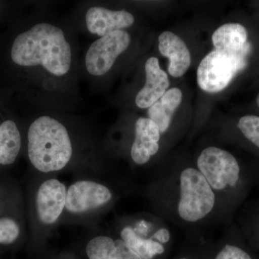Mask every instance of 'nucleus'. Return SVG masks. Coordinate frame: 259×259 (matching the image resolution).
<instances>
[{"instance_id":"f257e3e1","label":"nucleus","mask_w":259,"mask_h":259,"mask_svg":"<svg viewBox=\"0 0 259 259\" xmlns=\"http://www.w3.org/2000/svg\"><path fill=\"white\" fill-rule=\"evenodd\" d=\"M148 197L153 214L187 233L221 224L217 198L195 164L161 170L148 187Z\"/></svg>"},{"instance_id":"f03ea898","label":"nucleus","mask_w":259,"mask_h":259,"mask_svg":"<svg viewBox=\"0 0 259 259\" xmlns=\"http://www.w3.org/2000/svg\"><path fill=\"white\" fill-rule=\"evenodd\" d=\"M12 62L22 69L63 79L74 67L72 44L55 24L40 22L19 33L10 47Z\"/></svg>"},{"instance_id":"7ed1b4c3","label":"nucleus","mask_w":259,"mask_h":259,"mask_svg":"<svg viewBox=\"0 0 259 259\" xmlns=\"http://www.w3.org/2000/svg\"><path fill=\"white\" fill-rule=\"evenodd\" d=\"M195 166L217 198L221 224H231L244 205L259 176L245 168L233 153L214 146L201 151Z\"/></svg>"},{"instance_id":"20e7f679","label":"nucleus","mask_w":259,"mask_h":259,"mask_svg":"<svg viewBox=\"0 0 259 259\" xmlns=\"http://www.w3.org/2000/svg\"><path fill=\"white\" fill-rule=\"evenodd\" d=\"M28 141L29 158L40 171H59L72 156V145L67 129L50 116H40L32 122Z\"/></svg>"},{"instance_id":"39448f33","label":"nucleus","mask_w":259,"mask_h":259,"mask_svg":"<svg viewBox=\"0 0 259 259\" xmlns=\"http://www.w3.org/2000/svg\"><path fill=\"white\" fill-rule=\"evenodd\" d=\"M120 239L142 259H156L166 253L174 241L170 224L151 214L121 228Z\"/></svg>"},{"instance_id":"423d86ee","label":"nucleus","mask_w":259,"mask_h":259,"mask_svg":"<svg viewBox=\"0 0 259 259\" xmlns=\"http://www.w3.org/2000/svg\"><path fill=\"white\" fill-rule=\"evenodd\" d=\"M246 66L245 57L213 51L202 59L197 69V82L203 91H223L237 73Z\"/></svg>"},{"instance_id":"0eeeda50","label":"nucleus","mask_w":259,"mask_h":259,"mask_svg":"<svg viewBox=\"0 0 259 259\" xmlns=\"http://www.w3.org/2000/svg\"><path fill=\"white\" fill-rule=\"evenodd\" d=\"M131 42L126 30L110 32L99 37L90 45L84 58L88 74L94 77L105 76L111 70L117 58L127 51Z\"/></svg>"},{"instance_id":"6e6552de","label":"nucleus","mask_w":259,"mask_h":259,"mask_svg":"<svg viewBox=\"0 0 259 259\" xmlns=\"http://www.w3.org/2000/svg\"><path fill=\"white\" fill-rule=\"evenodd\" d=\"M112 194L105 185L90 181H80L66 192L65 207L70 212L83 213L102 207L111 201Z\"/></svg>"},{"instance_id":"1a4fd4ad","label":"nucleus","mask_w":259,"mask_h":259,"mask_svg":"<svg viewBox=\"0 0 259 259\" xmlns=\"http://www.w3.org/2000/svg\"><path fill=\"white\" fill-rule=\"evenodd\" d=\"M161 134L158 125L146 117H140L135 125V137L131 157L139 166L147 164L160 150Z\"/></svg>"},{"instance_id":"9d476101","label":"nucleus","mask_w":259,"mask_h":259,"mask_svg":"<svg viewBox=\"0 0 259 259\" xmlns=\"http://www.w3.org/2000/svg\"><path fill=\"white\" fill-rule=\"evenodd\" d=\"M85 23L89 32L101 37L110 32L130 28L134 25L135 18L125 10H112L93 6L87 11Z\"/></svg>"},{"instance_id":"9b49d317","label":"nucleus","mask_w":259,"mask_h":259,"mask_svg":"<svg viewBox=\"0 0 259 259\" xmlns=\"http://www.w3.org/2000/svg\"><path fill=\"white\" fill-rule=\"evenodd\" d=\"M66 189L56 180L46 181L37 191L36 204L39 219L44 224L57 221L65 207Z\"/></svg>"},{"instance_id":"f8f14e48","label":"nucleus","mask_w":259,"mask_h":259,"mask_svg":"<svg viewBox=\"0 0 259 259\" xmlns=\"http://www.w3.org/2000/svg\"><path fill=\"white\" fill-rule=\"evenodd\" d=\"M146 83L136 97V104L141 109L149 108L168 90V75L160 68L157 58L151 57L145 64Z\"/></svg>"},{"instance_id":"ddd939ff","label":"nucleus","mask_w":259,"mask_h":259,"mask_svg":"<svg viewBox=\"0 0 259 259\" xmlns=\"http://www.w3.org/2000/svg\"><path fill=\"white\" fill-rule=\"evenodd\" d=\"M158 42L160 52L169 59L168 73L174 77L183 76L191 65L190 52L185 42L170 31L162 32Z\"/></svg>"},{"instance_id":"4468645a","label":"nucleus","mask_w":259,"mask_h":259,"mask_svg":"<svg viewBox=\"0 0 259 259\" xmlns=\"http://www.w3.org/2000/svg\"><path fill=\"white\" fill-rule=\"evenodd\" d=\"M247 38L246 29L238 23L225 24L214 32L212 37L216 51L243 57H246L250 49Z\"/></svg>"},{"instance_id":"2eb2a0df","label":"nucleus","mask_w":259,"mask_h":259,"mask_svg":"<svg viewBox=\"0 0 259 259\" xmlns=\"http://www.w3.org/2000/svg\"><path fill=\"white\" fill-rule=\"evenodd\" d=\"M212 259H255L236 223L225 226Z\"/></svg>"},{"instance_id":"dca6fc26","label":"nucleus","mask_w":259,"mask_h":259,"mask_svg":"<svg viewBox=\"0 0 259 259\" xmlns=\"http://www.w3.org/2000/svg\"><path fill=\"white\" fill-rule=\"evenodd\" d=\"M90 259H142L122 239L98 236L89 242L86 247Z\"/></svg>"},{"instance_id":"f3484780","label":"nucleus","mask_w":259,"mask_h":259,"mask_svg":"<svg viewBox=\"0 0 259 259\" xmlns=\"http://www.w3.org/2000/svg\"><path fill=\"white\" fill-rule=\"evenodd\" d=\"M182 97L180 89L172 88L167 90L157 102L148 108V118L158 125L162 135L169 129L172 117L182 102Z\"/></svg>"},{"instance_id":"a211bd4d","label":"nucleus","mask_w":259,"mask_h":259,"mask_svg":"<svg viewBox=\"0 0 259 259\" xmlns=\"http://www.w3.org/2000/svg\"><path fill=\"white\" fill-rule=\"evenodd\" d=\"M21 148V135L14 121L5 120L0 123V164L14 163Z\"/></svg>"},{"instance_id":"6ab92c4d","label":"nucleus","mask_w":259,"mask_h":259,"mask_svg":"<svg viewBox=\"0 0 259 259\" xmlns=\"http://www.w3.org/2000/svg\"><path fill=\"white\" fill-rule=\"evenodd\" d=\"M235 222L250 248L259 250V206L246 204L238 211Z\"/></svg>"},{"instance_id":"aec40b11","label":"nucleus","mask_w":259,"mask_h":259,"mask_svg":"<svg viewBox=\"0 0 259 259\" xmlns=\"http://www.w3.org/2000/svg\"><path fill=\"white\" fill-rule=\"evenodd\" d=\"M242 137L259 151V117L243 116L237 124Z\"/></svg>"},{"instance_id":"412c9836","label":"nucleus","mask_w":259,"mask_h":259,"mask_svg":"<svg viewBox=\"0 0 259 259\" xmlns=\"http://www.w3.org/2000/svg\"><path fill=\"white\" fill-rule=\"evenodd\" d=\"M20 234V228L10 218L0 219V243L10 244L16 241Z\"/></svg>"},{"instance_id":"4be33fe9","label":"nucleus","mask_w":259,"mask_h":259,"mask_svg":"<svg viewBox=\"0 0 259 259\" xmlns=\"http://www.w3.org/2000/svg\"><path fill=\"white\" fill-rule=\"evenodd\" d=\"M256 102H257V105H258V106L259 107V93H258V96H257Z\"/></svg>"},{"instance_id":"5701e85b","label":"nucleus","mask_w":259,"mask_h":259,"mask_svg":"<svg viewBox=\"0 0 259 259\" xmlns=\"http://www.w3.org/2000/svg\"><path fill=\"white\" fill-rule=\"evenodd\" d=\"M179 259H192V258H190V257L183 256V257H181V258H180Z\"/></svg>"},{"instance_id":"b1692460","label":"nucleus","mask_w":259,"mask_h":259,"mask_svg":"<svg viewBox=\"0 0 259 259\" xmlns=\"http://www.w3.org/2000/svg\"><path fill=\"white\" fill-rule=\"evenodd\" d=\"M257 204H258V205L259 206V200L258 201V202H256Z\"/></svg>"}]
</instances>
